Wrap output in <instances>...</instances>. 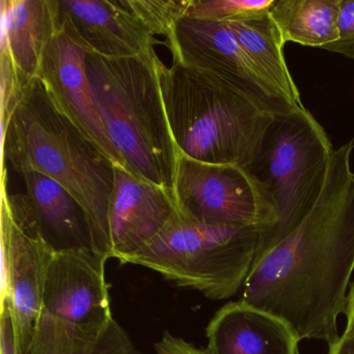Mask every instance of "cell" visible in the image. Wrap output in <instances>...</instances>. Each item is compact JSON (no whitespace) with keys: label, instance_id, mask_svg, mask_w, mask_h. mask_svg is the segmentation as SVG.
<instances>
[{"label":"cell","instance_id":"1","mask_svg":"<svg viewBox=\"0 0 354 354\" xmlns=\"http://www.w3.org/2000/svg\"><path fill=\"white\" fill-rule=\"evenodd\" d=\"M354 140L333 151L322 192L283 240L254 260L239 300L328 345L354 272Z\"/></svg>","mask_w":354,"mask_h":354},{"label":"cell","instance_id":"2","mask_svg":"<svg viewBox=\"0 0 354 354\" xmlns=\"http://www.w3.org/2000/svg\"><path fill=\"white\" fill-rule=\"evenodd\" d=\"M3 171H38L63 185L86 213L91 248L111 260L109 215L115 165L57 109L44 84H28L9 121L1 126Z\"/></svg>","mask_w":354,"mask_h":354},{"label":"cell","instance_id":"3","mask_svg":"<svg viewBox=\"0 0 354 354\" xmlns=\"http://www.w3.org/2000/svg\"><path fill=\"white\" fill-rule=\"evenodd\" d=\"M161 65L155 49L120 59L93 53L86 57L88 80L122 167L171 190L180 152L163 102Z\"/></svg>","mask_w":354,"mask_h":354},{"label":"cell","instance_id":"4","mask_svg":"<svg viewBox=\"0 0 354 354\" xmlns=\"http://www.w3.org/2000/svg\"><path fill=\"white\" fill-rule=\"evenodd\" d=\"M160 86L180 155L210 165L248 169L274 115L210 74L173 61Z\"/></svg>","mask_w":354,"mask_h":354},{"label":"cell","instance_id":"5","mask_svg":"<svg viewBox=\"0 0 354 354\" xmlns=\"http://www.w3.org/2000/svg\"><path fill=\"white\" fill-rule=\"evenodd\" d=\"M262 229L223 227L180 216L124 265L145 267L205 297L223 300L243 287Z\"/></svg>","mask_w":354,"mask_h":354},{"label":"cell","instance_id":"6","mask_svg":"<svg viewBox=\"0 0 354 354\" xmlns=\"http://www.w3.org/2000/svg\"><path fill=\"white\" fill-rule=\"evenodd\" d=\"M333 151L306 107L274 117L248 169L270 192L279 213L277 225L261 231L256 259L297 227L316 204Z\"/></svg>","mask_w":354,"mask_h":354},{"label":"cell","instance_id":"7","mask_svg":"<svg viewBox=\"0 0 354 354\" xmlns=\"http://www.w3.org/2000/svg\"><path fill=\"white\" fill-rule=\"evenodd\" d=\"M171 190L180 215L188 221L263 231L279 221L270 192L244 167L210 165L180 155Z\"/></svg>","mask_w":354,"mask_h":354},{"label":"cell","instance_id":"8","mask_svg":"<svg viewBox=\"0 0 354 354\" xmlns=\"http://www.w3.org/2000/svg\"><path fill=\"white\" fill-rule=\"evenodd\" d=\"M167 47L173 61L218 78L265 113L277 117L300 109L262 77L223 22L184 16L178 21Z\"/></svg>","mask_w":354,"mask_h":354},{"label":"cell","instance_id":"9","mask_svg":"<svg viewBox=\"0 0 354 354\" xmlns=\"http://www.w3.org/2000/svg\"><path fill=\"white\" fill-rule=\"evenodd\" d=\"M1 310L11 318L17 354H28L43 314V293L55 250L1 209Z\"/></svg>","mask_w":354,"mask_h":354},{"label":"cell","instance_id":"10","mask_svg":"<svg viewBox=\"0 0 354 354\" xmlns=\"http://www.w3.org/2000/svg\"><path fill=\"white\" fill-rule=\"evenodd\" d=\"M55 7L57 32L88 53L136 57L160 43L142 24L133 0H55Z\"/></svg>","mask_w":354,"mask_h":354},{"label":"cell","instance_id":"11","mask_svg":"<svg viewBox=\"0 0 354 354\" xmlns=\"http://www.w3.org/2000/svg\"><path fill=\"white\" fill-rule=\"evenodd\" d=\"M86 55L88 53L69 36L57 32L45 48L37 78L78 131L115 165L122 167L88 80Z\"/></svg>","mask_w":354,"mask_h":354},{"label":"cell","instance_id":"12","mask_svg":"<svg viewBox=\"0 0 354 354\" xmlns=\"http://www.w3.org/2000/svg\"><path fill=\"white\" fill-rule=\"evenodd\" d=\"M180 216L171 189L115 167L109 215L111 259L125 264Z\"/></svg>","mask_w":354,"mask_h":354},{"label":"cell","instance_id":"13","mask_svg":"<svg viewBox=\"0 0 354 354\" xmlns=\"http://www.w3.org/2000/svg\"><path fill=\"white\" fill-rule=\"evenodd\" d=\"M105 263L91 248L55 250L43 293V314L88 324L113 318Z\"/></svg>","mask_w":354,"mask_h":354},{"label":"cell","instance_id":"14","mask_svg":"<svg viewBox=\"0 0 354 354\" xmlns=\"http://www.w3.org/2000/svg\"><path fill=\"white\" fill-rule=\"evenodd\" d=\"M209 354H297L299 339L279 317L245 302H227L206 328Z\"/></svg>","mask_w":354,"mask_h":354},{"label":"cell","instance_id":"15","mask_svg":"<svg viewBox=\"0 0 354 354\" xmlns=\"http://www.w3.org/2000/svg\"><path fill=\"white\" fill-rule=\"evenodd\" d=\"M0 55L32 82L49 41L57 32L55 0H1Z\"/></svg>","mask_w":354,"mask_h":354},{"label":"cell","instance_id":"16","mask_svg":"<svg viewBox=\"0 0 354 354\" xmlns=\"http://www.w3.org/2000/svg\"><path fill=\"white\" fill-rule=\"evenodd\" d=\"M37 231L55 250L91 248L86 213L63 185L38 171L22 174Z\"/></svg>","mask_w":354,"mask_h":354},{"label":"cell","instance_id":"17","mask_svg":"<svg viewBox=\"0 0 354 354\" xmlns=\"http://www.w3.org/2000/svg\"><path fill=\"white\" fill-rule=\"evenodd\" d=\"M28 354H136V351L115 318L80 324L42 314Z\"/></svg>","mask_w":354,"mask_h":354},{"label":"cell","instance_id":"18","mask_svg":"<svg viewBox=\"0 0 354 354\" xmlns=\"http://www.w3.org/2000/svg\"><path fill=\"white\" fill-rule=\"evenodd\" d=\"M262 77L296 109H302L299 91L288 69L286 43L268 13L225 24Z\"/></svg>","mask_w":354,"mask_h":354},{"label":"cell","instance_id":"19","mask_svg":"<svg viewBox=\"0 0 354 354\" xmlns=\"http://www.w3.org/2000/svg\"><path fill=\"white\" fill-rule=\"evenodd\" d=\"M339 0H275L269 11L283 42L322 47L337 39Z\"/></svg>","mask_w":354,"mask_h":354},{"label":"cell","instance_id":"20","mask_svg":"<svg viewBox=\"0 0 354 354\" xmlns=\"http://www.w3.org/2000/svg\"><path fill=\"white\" fill-rule=\"evenodd\" d=\"M274 3L275 0H192L186 16L227 24L268 13Z\"/></svg>","mask_w":354,"mask_h":354},{"label":"cell","instance_id":"21","mask_svg":"<svg viewBox=\"0 0 354 354\" xmlns=\"http://www.w3.org/2000/svg\"><path fill=\"white\" fill-rule=\"evenodd\" d=\"M337 26V40L321 49L354 59V0H339Z\"/></svg>","mask_w":354,"mask_h":354},{"label":"cell","instance_id":"22","mask_svg":"<svg viewBox=\"0 0 354 354\" xmlns=\"http://www.w3.org/2000/svg\"><path fill=\"white\" fill-rule=\"evenodd\" d=\"M155 354H209L206 349L196 347L182 337L167 331L155 344Z\"/></svg>","mask_w":354,"mask_h":354},{"label":"cell","instance_id":"23","mask_svg":"<svg viewBox=\"0 0 354 354\" xmlns=\"http://www.w3.org/2000/svg\"><path fill=\"white\" fill-rule=\"evenodd\" d=\"M344 315L346 317V326L342 335L354 337V279L350 283Z\"/></svg>","mask_w":354,"mask_h":354},{"label":"cell","instance_id":"24","mask_svg":"<svg viewBox=\"0 0 354 354\" xmlns=\"http://www.w3.org/2000/svg\"><path fill=\"white\" fill-rule=\"evenodd\" d=\"M327 354H354V337L339 335L333 344L328 345Z\"/></svg>","mask_w":354,"mask_h":354},{"label":"cell","instance_id":"25","mask_svg":"<svg viewBox=\"0 0 354 354\" xmlns=\"http://www.w3.org/2000/svg\"><path fill=\"white\" fill-rule=\"evenodd\" d=\"M297 354H300V351H298V352H297Z\"/></svg>","mask_w":354,"mask_h":354}]
</instances>
